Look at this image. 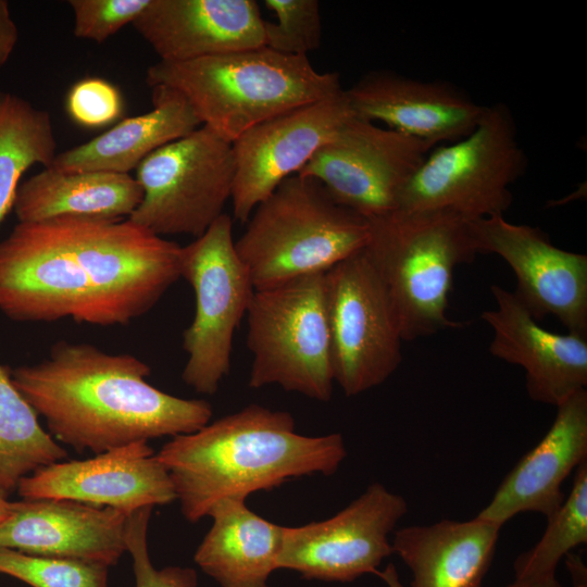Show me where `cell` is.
<instances>
[{
	"instance_id": "14",
	"label": "cell",
	"mask_w": 587,
	"mask_h": 587,
	"mask_svg": "<svg viewBox=\"0 0 587 587\" xmlns=\"http://www.w3.org/2000/svg\"><path fill=\"white\" fill-rule=\"evenodd\" d=\"M477 253H495L516 276V297L537 320L555 316L569 333L587 337V255L552 245L538 227L503 214L469 221Z\"/></svg>"
},
{
	"instance_id": "32",
	"label": "cell",
	"mask_w": 587,
	"mask_h": 587,
	"mask_svg": "<svg viewBox=\"0 0 587 587\" xmlns=\"http://www.w3.org/2000/svg\"><path fill=\"white\" fill-rule=\"evenodd\" d=\"M151 0H70L74 18L73 34L83 39L104 42L127 24H133Z\"/></svg>"
},
{
	"instance_id": "3",
	"label": "cell",
	"mask_w": 587,
	"mask_h": 587,
	"mask_svg": "<svg viewBox=\"0 0 587 587\" xmlns=\"http://www.w3.org/2000/svg\"><path fill=\"white\" fill-rule=\"evenodd\" d=\"M155 455L170 474L183 515L195 523L223 499L246 500L296 477L329 476L347 450L340 434L304 436L289 412L249 404L174 436Z\"/></svg>"
},
{
	"instance_id": "9",
	"label": "cell",
	"mask_w": 587,
	"mask_h": 587,
	"mask_svg": "<svg viewBox=\"0 0 587 587\" xmlns=\"http://www.w3.org/2000/svg\"><path fill=\"white\" fill-rule=\"evenodd\" d=\"M180 277L195 294V315L183 334L187 361L182 378L195 391L213 395L229 373L234 334L254 294L228 214L182 247Z\"/></svg>"
},
{
	"instance_id": "6",
	"label": "cell",
	"mask_w": 587,
	"mask_h": 587,
	"mask_svg": "<svg viewBox=\"0 0 587 587\" xmlns=\"http://www.w3.org/2000/svg\"><path fill=\"white\" fill-rule=\"evenodd\" d=\"M246 224L235 248L254 290L325 273L365 246L370 227L320 182L297 174L260 202Z\"/></svg>"
},
{
	"instance_id": "15",
	"label": "cell",
	"mask_w": 587,
	"mask_h": 587,
	"mask_svg": "<svg viewBox=\"0 0 587 587\" xmlns=\"http://www.w3.org/2000/svg\"><path fill=\"white\" fill-rule=\"evenodd\" d=\"M353 115L344 89L274 116L240 135L232 143L234 217L246 224L255 207L286 178L298 174Z\"/></svg>"
},
{
	"instance_id": "12",
	"label": "cell",
	"mask_w": 587,
	"mask_h": 587,
	"mask_svg": "<svg viewBox=\"0 0 587 587\" xmlns=\"http://www.w3.org/2000/svg\"><path fill=\"white\" fill-rule=\"evenodd\" d=\"M433 148L355 114L297 175L320 182L366 220L397 209L398 196Z\"/></svg>"
},
{
	"instance_id": "37",
	"label": "cell",
	"mask_w": 587,
	"mask_h": 587,
	"mask_svg": "<svg viewBox=\"0 0 587 587\" xmlns=\"http://www.w3.org/2000/svg\"><path fill=\"white\" fill-rule=\"evenodd\" d=\"M505 587H561L558 580L549 583H537V584H521V583H511Z\"/></svg>"
},
{
	"instance_id": "4",
	"label": "cell",
	"mask_w": 587,
	"mask_h": 587,
	"mask_svg": "<svg viewBox=\"0 0 587 587\" xmlns=\"http://www.w3.org/2000/svg\"><path fill=\"white\" fill-rule=\"evenodd\" d=\"M146 82L179 93L201 126L230 143L264 121L344 90L338 73H321L308 57L264 46L183 62L159 60L148 67Z\"/></svg>"
},
{
	"instance_id": "35",
	"label": "cell",
	"mask_w": 587,
	"mask_h": 587,
	"mask_svg": "<svg viewBox=\"0 0 587 587\" xmlns=\"http://www.w3.org/2000/svg\"><path fill=\"white\" fill-rule=\"evenodd\" d=\"M377 576H379L389 587H402L399 582L397 571L392 564H389L384 571H377Z\"/></svg>"
},
{
	"instance_id": "28",
	"label": "cell",
	"mask_w": 587,
	"mask_h": 587,
	"mask_svg": "<svg viewBox=\"0 0 587 587\" xmlns=\"http://www.w3.org/2000/svg\"><path fill=\"white\" fill-rule=\"evenodd\" d=\"M587 542V460L577 469L570 494L547 519L539 541L514 562V580L537 584L558 580L560 560L572 549Z\"/></svg>"
},
{
	"instance_id": "21",
	"label": "cell",
	"mask_w": 587,
	"mask_h": 587,
	"mask_svg": "<svg viewBox=\"0 0 587 587\" xmlns=\"http://www.w3.org/2000/svg\"><path fill=\"white\" fill-rule=\"evenodd\" d=\"M587 460V391L582 389L557 407L542 439L504 477L477 519L503 525L522 512L550 517L563 503L561 489Z\"/></svg>"
},
{
	"instance_id": "10",
	"label": "cell",
	"mask_w": 587,
	"mask_h": 587,
	"mask_svg": "<svg viewBox=\"0 0 587 587\" xmlns=\"http://www.w3.org/2000/svg\"><path fill=\"white\" fill-rule=\"evenodd\" d=\"M234 176L232 143L200 126L140 162L142 200L128 220L160 237L198 238L224 214Z\"/></svg>"
},
{
	"instance_id": "19",
	"label": "cell",
	"mask_w": 587,
	"mask_h": 587,
	"mask_svg": "<svg viewBox=\"0 0 587 587\" xmlns=\"http://www.w3.org/2000/svg\"><path fill=\"white\" fill-rule=\"evenodd\" d=\"M128 515L68 499H24L0 523V547L110 567L127 551Z\"/></svg>"
},
{
	"instance_id": "1",
	"label": "cell",
	"mask_w": 587,
	"mask_h": 587,
	"mask_svg": "<svg viewBox=\"0 0 587 587\" xmlns=\"http://www.w3.org/2000/svg\"><path fill=\"white\" fill-rule=\"evenodd\" d=\"M180 249L128 218L17 222L0 240V311L17 322L127 325L180 278Z\"/></svg>"
},
{
	"instance_id": "8",
	"label": "cell",
	"mask_w": 587,
	"mask_h": 587,
	"mask_svg": "<svg viewBox=\"0 0 587 587\" xmlns=\"http://www.w3.org/2000/svg\"><path fill=\"white\" fill-rule=\"evenodd\" d=\"M324 274L254 290L246 313L247 347L253 357L249 387L278 385L330 400L335 382Z\"/></svg>"
},
{
	"instance_id": "33",
	"label": "cell",
	"mask_w": 587,
	"mask_h": 587,
	"mask_svg": "<svg viewBox=\"0 0 587 587\" xmlns=\"http://www.w3.org/2000/svg\"><path fill=\"white\" fill-rule=\"evenodd\" d=\"M66 111L76 124L98 128L121 116L123 98L112 83L98 77L85 78L70 89Z\"/></svg>"
},
{
	"instance_id": "13",
	"label": "cell",
	"mask_w": 587,
	"mask_h": 587,
	"mask_svg": "<svg viewBox=\"0 0 587 587\" xmlns=\"http://www.w3.org/2000/svg\"><path fill=\"white\" fill-rule=\"evenodd\" d=\"M408 512L405 499L374 483L334 516L284 527L277 569L304 578L348 583L375 574L392 554L389 535Z\"/></svg>"
},
{
	"instance_id": "23",
	"label": "cell",
	"mask_w": 587,
	"mask_h": 587,
	"mask_svg": "<svg viewBox=\"0 0 587 587\" xmlns=\"http://www.w3.org/2000/svg\"><path fill=\"white\" fill-rule=\"evenodd\" d=\"M151 89V111L126 117L91 140L57 153L50 167L65 173L129 174L150 153L201 126L179 93L162 86Z\"/></svg>"
},
{
	"instance_id": "16",
	"label": "cell",
	"mask_w": 587,
	"mask_h": 587,
	"mask_svg": "<svg viewBox=\"0 0 587 587\" xmlns=\"http://www.w3.org/2000/svg\"><path fill=\"white\" fill-rule=\"evenodd\" d=\"M17 491L24 499H68L126 514L176 500L170 474L148 441L46 465L24 477Z\"/></svg>"
},
{
	"instance_id": "20",
	"label": "cell",
	"mask_w": 587,
	"mask_h": 587,
	"mask_svg": "<svg viewBox=\"0 0 587 587\" xmlns=\"http://www.w3.org/2000/svg\"><path fill=\"white\" fill-rule=\"evenodd\" d=\"M132 25L165 62L264 46V20L254 0H151Z\"/></svg>"
},
{
	"instance_id": "31",
	"label": "cell",
	"mask_w": 587,
	"mask_h": 587,
	"mask_svg": "<svg viewBox=\"0 0 587 587\" xmlns=\"http://www.w3.org/2000/svg\"><path fill=\"white\" fill-rule=\"evenodd\" d=\"M152 507L141 508L128 515L126 546L133 559L135 587H197L198 576L193 569L166 566L158 570L148 552V524Z\"/></svg>"
},
{
	"instance_id": "11",
	"label": "cell",
	"mask_w": 587,
	"mask_h": 587,
	"mask_svg": "<svg viewBox=\"0 0 587 587\" xmlns=\"http://www.w3.org/2000/svg\"><path fill=\"white\" fill-rule=\"evenodd\" d=\"M334 382L347 397L383 384L403 341L386 289L363 248L324 274Z\"/></svg>"
},
{
	"instance_id": "30",
	"label": "cell",
	"mask_w": 587,
	"mask_h": 587,
	"mask_svg": "<svg viewBox=\"0 0 587 587\" xmlns=\"http://www.w3.org/2000/svg\"><path fill=\"white\" fill-rule=\"evenodd\" d=\"M275 21L264 20V47L282 54L308 57L320 48L322 15L317 0H264Z\"/></svg>"
},
{
	"instance_id": "18",
	"label": "cell",
	"mask_w": 587,
	"mask_h": 587,
	"mask_svg": "<svg viewBox=\"0 0 587 587\" xmlns=\"http://www.w3.org/2000/svg\"><path fill=\"white\" fill-rule=\"evenodd\" d=\"M497 307L482 313L492 330L490 353L526 373L534 401L558 407L587 385V337L539 325L514 292L492 285Z\"/></svg>"
},
{
	"instance_id": "24",
	"label": "cell",
	"mask_w": 587,
	"mask_h": 587,
	"mask_svg": "<svg viewBox=\"0 0 587 587\" xmlns=\"http://www.w3.org/2000/svg\"><path fill=\"white\" fill-rule=\"evenodd\" d=\"M208 516L213 522L195 553L197 565L221 587H268L284 526L255 514L240 499L218 501Z\"/></svg>"
},
{
	"instance_id": "29",
	"label": "cell",
	"mask_w": 587,
	"mask_h": 587,
	"mask_svg": "<svg viewBox=\"0 0 587 587\" xmlns=\"http://www.w3.org/2000/svg\"><path fill=\"white\" fill-rule=\"evenodd\" d=\"M0 573L32 587H109V566L0 547Z\"/></svg>"
},
{
	"instance_id": "22",
	"label": "cell",
	"mask_w": 587,
	"mask_h": 587,
	"mask_svg": "<svg viewBox=\"0 0 587 587\" xmlns=\"http://www.w3.org/2000/svg\"><path fill=\"white\" fill-rule=\"evenodd\" d=\"M502 526L474 517L395 532L392 553L411 570L412 587H482Z\"/></svg>"
},
{
	"instance_id": "36",
	"label": "cell",
	"mask_w": 587,
	"mask_h": 587,
	"mask_svg": "<svg viewBox=\"0 0 587 587\" xmlns=\"http://www.w3.org/2000/svg\"><path fill=\"white\" fill-rule=\"evenodd\" d=\"M12 507L13 502L9 501L7 497L0 492V523L10 516Z\"/></svg>"
},
{
	"instance_id": "5",
	"label": "cell",
	"mask_w": 587,
	"mask_h": 587,
	"mask_svg": "<svg viewBox=\"0 0 587 587\" xmlns=\"http://www.w3.org/2000/svg\"><path fill=\"white\" fill-rule=\"evenodd\" d=\"M369 225L363 251L391 301L403 341L462 328L447 310L457 266L477 254L469 221L447 211L396 209Z\"/></svg>"
},
{
	"instance_id": "7",
	"label": "cell",
	"mask_w": 587,
	"mask_h": 587,
	"mask_svg": "<svg viewBox=\"0 0 587 587\" xmlns=\"http://www.w3.org/2000/svg\"><path fill=\"white\" fill-rule=\"evenodd\" d=\"M516 124L507 104L485 107L475 128L433 148L401 189L397 209L437 210L466 221L503 214L510 187L527 168Z\"/></svg>"
},
{
	"instance_id": "34",
	"label": "cell",
	"mask_w": 587,
	"mask_h": 587,
	"mask_svg": "<svg viewBox=\"0 0 587 587\" xmlns=\"http://www.w3.org/2000/svg\"><path fill=\"white\" fill-rule=\"evenodd\" d=\"M18 40V28L14 22L10 4L0 0V72L11 58Z\"/></svg>"
},
{
	"instance_id": "27",
	"label": "cell",
	"mask_w": 587,
	"mask_h": 587,
	"mask_svg": "<svg viewBox=\"0 0 587 587\" xmlns=\"http://www.w3.org/2000/svg\"><path fill=\"white\" fill-rule=\"evenodd\" d=\"M55 155L50 113L0 90V224L13 208L24 172L34 164L50 167Z\"/></svg>"
},
{
	"instance_id": "17",
	"label": "cell",
	"mask_w": 587,
	"mask_h": 587,
	"mask_svg": "<svg viewBox=\"0 0 587 587\" xmlns=\"http://www.w3.org/2000/svg\"><path fill=\"white\" fill-rule=\"evenodd\" d=\"M346 93L357 116L432 148L467 136L486 107L449 82L421 80L387 70L364 74Z\"/></svg>"
},
{
	"instance_id": "26",
	"label": "cell",
	"mask_w": 587,
	"mask_h": 587,
	"mask_svg": "<svg viewBox=\"0 0 587 587\" xmlns=\"http://www.w3.org/2000/svg\"><path fill=\"white\" fill-rule=\"evenodd\" d=\"M65 458L66 450L42 428L10 369L0 363V492L7 497L24 477Z\"/></svg>"
},
{
	"instance_id": "2",
	"label": "cell",
	"mask_w": 587,
	"mask_h": 587,
	"mask_svg": "<svg viewBox=\"0 0 587 587\" xmlns=\"http://www.w3.org/2000/svg\"><path fill=\"white\" fill-rule=\"evenodd\" d=\"M49 434L78 452L102 453L138 441L193 433L211 404L166 394L147 382L150 366L129 353L87 342H55L42 361L10 370Z\"/></svg>"
},
{
	"instance_id": "25",
	"label": "cell",
	"mask_w": 587,
	"mask_h": 587,
	"mask_svg": "<svg viewBox=\"0 0 587 587\" xmlns=\"http://www.w3.org/2000/svg\"><path fill=\"white\" fill-rule=\"evenodd\" d=\"M142 200V190L129 174L65 173L51 167L20 184L12 210L20 223L60 216L128 218Z\"/></svg>"
}]
</instances>
